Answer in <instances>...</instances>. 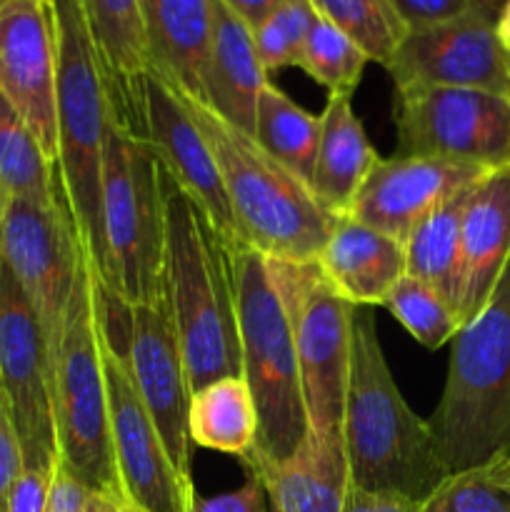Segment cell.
Here are the masks:
<instances>
[{"label":"cell","mask_w":510,"mask_h":512,"mask_svg":"<svg viewBox=\"0 0 510 512\" xmlns=\"http://www.w3.org/2000/svg\"><path fill=\"white\" fill-rule=\"evenodd\" d=\"M165 213V288L190 388L240 375L233 248L193 200L160 170Z\"/></svg>","instance_id":"cell-1"},{"label":"cell","mask_w":510,"mask_h":512,"mask_svg":"<svg viewBox=\"0 0 510 512\" xmlns=\"http://www.w3.org/2000/svg\"><path fill=\"white\" fill-rule=\"evenodd\" d=\"M343 448L350 483L365 490H395L425 503L448 478L433 430L395 385L375 320L353 315V365L343 413Z\"/></svg>","instance_id":"cell-2"},{"label":"cell","mask_w":510,"mask_h":512,"mask_svg":"<svg viewBox=\"0 0 510 512\" xmlns=\"http://www.w3.org/2000/svg\"><path fill=\"white\" fill-rule=\"evenodd\" d=\"M55 30V118L58 158L55 190L80 250L105 273L103 240V140L108 125L98 48L83 0H48Z\"/></svg>","instance_id":"cell-3"},{"label":"cell","mask_w":510,"mask_h":512,"mask_svg":"<svg viewBox=\"0 0 510 512\" xmlns=\"http://www.w3.org/2000/svg\"><path fill=\"white\" fill-rule=\"evenodd\" d=\"M175 98L213 150L243 243L278 263H315L335 215L315 200L310 185L270 158L253 135L235 128L208 103L185 93H175Z\"/></svg>","instance_id":"cell-4"},{"label":"cell","mask_w":510,"mask_h":512,"mask_svg":"<svg viewBox=\"0 0 510 512\" xmlns=\"http://www.w3.org/2000/svg\"><path fill=\"white\" fill-rule=\"evenodd\" d=\"M428 425L448 475L495 458L510 443V260L483 308L453 338Z\"/></svg>","instance_id":"cell-5"},{"label":"cell","mask_w":510,"mask_h":512,"mask_svg":"<svg viewBox=\"0 0 510 512\" xmlns=\"http://www.w3.org/2000/svg\"><path fill=\"white\" fill-rule=\"evenodd\" d=\"M98 283V270L80 250L78 278L50 350V400L58 463L85 485L120 503L100 350Z\"/></svg>","instance_id":"cell-6"},{"label":"cell","mask_w":510,"mask_h":512,"mask_svg":"<svg viewBox=\"0 0 510 512\" xmlns=\"http://www.w3.org/2000/svg\"><path fill=\"white\" fill-rule=\"evenodd\" d=\"M235 300L240 330V378L258 415V438L248 458L285 463L308 438L293 325L275 285L270 260L250 245H235ZM240 460V463H243Z\"/></svg>","instance_id":"cell-7"},{"label":"cell","mask_w":510,"mask_h":512,"mask_svg":"<svg viewBox=\"0 0 510 512\" xmlns=\"http://www.w3.org/2000/svg\"><path fill=\"white\" fill-rule=\"evenodd\" d=\"M103 293L123 305L153 298L165 283V213L153 145L108 118L103 140Z\"/></svg>","instance_id":"cell-8"},{"label":"cell","mask_w":510,"mask_h":512,"mask_svg":"<svg viewBox=\"0 0 510 512\" xmlns=\"http://www.w3.org/2000/svg\"><path fill=\"white\" fill-rule=\"evenodd\" d=\"M270 270L293 325L308 433L343 443L355 305L325 280L318 263L270 260Z\"/></svg>","instance_id":"cell-9"},{"label":"cell","mask_w":510,"mask_h":512,"mask_svg":"<svg viewBox=\"0 0 510 512\" xmlns=\"http://www.w3.org/2000/svg\"><path fill=\"white\" fill-rule=\"evenodd\" d=\"M100 308L110 328L123 343L125 363L135 390L173 460L180 478L193 483L190 463L188 413L193 388L185 370L183 350L175 333L168 288L158 290L150 300L138 305H123L113 295L100 293Z\"/></svg>","instance_id":"cell-10"},{"label":"cell","mask_w":510,"mask_h":512,"mask_svg":"<svg viewBox=\"0 0 510 512\" xmlns=\"http://www.w3.org/2000/svg\"><path fill=\"white\" fill-rule=\"evenodd\" d=\"M100 300V295H98ZM100 350L110 405L115 475L123 512H193L195 483L180 478L135 390L123 343L100 308Z\"/></svg>","instance_id":"cell-11"},{"label":"cell","mask_w":510,"mask_h":512,"mask_svg":"<svg viewBox=\"0 0 510 512\" xmlns=\"http://www.w3.org/2000/svg\"><path fill=\"white\" fill-rule=\"evenodd\" d=\"M400 158L498 168L510 163V98L473 88H403L395 110Z\"/></svg>","instance_id":"cell-12"},{"label":"cell","mask_w":510,"mask_h":512,"mask_svg":"<svg viewBox=\"0 0 510 512\" xmlns=\"http://www.w3.org/2000/svg\"><path fill=\"white\" fill-rule=\"evenodd\" d=\"M0 383L8 395L23 465H55L50 345L38 313L0 255Z\"/></svg>","instance_id":"cell-13"},{"label":"cell","mask_w":510,"mask_h":512,"mask_svg":"<svg viewBox=\"0 0 510 512\" xmlns=\"http://www.w3.org/2000/svg\"><path fill=\"white\" fill-rule=\"evenodd\" d=\"M0 255L28 295L53 350L80 268V245L63 205L5 200Z\"/></svg>","instance_id":"cell-14"},{"label":"cell","mask_w":510,"mask_h":512,"mask_svg":"<svg viewBox=\"0 0 510 512\" xmlns=\"http://www.w3.org/2000/svg\"><path fill=\"white\" fill-rule=\"evenodd\" d=\"M495 20L498 15H468L408 30L385 65L395 90L473 88L510 98V53Z\"/></svg>","instance_id":"cell-15"},{"label":"cell","mask_w":510,"mask_h":512,"mask_svg":"<svg viewBox=\"0 0 510 512\" xmlns=\"http://www.w3.org/2000/svg\"><path fill=\"white\" fill-rule=\"evenodd\" d=\"M55 30L48 0H8L0 10V90L18 108L45 158H58Z\"/></svg>","instance_id":"cell-16"},{"label":"cell","mask_w":510,"mask_h":512,"mask_svg":"<svg viewBox=\"0 0 510 512\" xmlns=\"http://www.w3.org/2000/svg\"><path fill=\"white\" fill-rule=\"evenodd\" d=\"M145 133L160 170L193 200L220 238L230 248L243 243L225 195L220 168L203 130L153 70L145 80Z\"/></svg>","instance_id":"cell-17"},{"label":"cell","mask_w":510,"mask_h":512,"mask_svg":"<svg viewBox=\"0 0 510 512\" xmlns=\"http://www.w3.org/2000/svg\"><path fill=\"white\" fill-rule=\"evenodd\" d=\"M490 168L438 158H380L350 205V218L405 243L415 225Z\"/></svg>","instance_id":"cell-18"},{"label":"cell","mask_w":510,"mask_h":512,"mask_svg":"<svg viewBox=\"0 0 510 512\" xmlns=\"http://www.w3.org/2000/svg\"><path fill=\"white\" fill-rule=\"evenodd\" d=\"M98 48L108 118L130 135L145 133V80L150 73L140 0H83Z\"/></svg>","instance_id":"cell-19"},{"label":"cell","mask_w":510,"mask_h":512,"mask_svg":"<svg viewBox=\"0 0 510 512\" xmlns=\"http://www.w3.org/2000/svg\"><path fill=\"white\" fill-rule=\"evenodd\" d=\"M510 260V163L473 185L463 213V273L458 315L468 323L485 305Z\"/></svg>","instance_id":"cell-20"},{"label":"cell","mask_w":510,"mask_h":512,"mask_svg":"<svg viewBox=\"0 0 510 512\" xmlns=\"http://www.w3.org/2000/svg\"><path fill=\"white\" fill-rule=\"evenodd\" d=\"M315 263L325 280L355 308L383 305L385 295L408 275L405 245L350 215L335 218Z\"/></svg>","instance_id":"cell-21"},{"label":"cell","mask_w":510,"mask_h":512,"mask_svg":"<svg viewBox=\"0 0 510 512\" xmlns=\"http://www.w3.org/2000/svg\"><path fill=\"white\" fill-rule=\"evenodd\" d=\"M253 30L220 0H213V33L203 78V103L228 123L253 135L255 108L268 85Z\"/></svg>","instance_id":"cell-22"},{"label":"cell","mask_w":510,"mask_h":512,"mask_svg":"<svg viewBox=\"0 0 510 512\" xmlns=\"http://www.w3.org/2000/svg\"><path fill=\"white\" fill-rule=\"evenodd\" d=\"M150 70L175 93L203 100L213 0H140Z\"/></svg>","instance_id":"cell-23"},{"label":"cell","mask_w":510,"mask_h":512,"mask_svg":"<svg viewBox=\"0 0 510 512\" xmlns=\"http://www.w3.org/2000/svg\"><path fill=\"white\" fill-rule=\"evenodd\" d=\"M243 468L263 483L270 512H340L350 488L343 443L313 433L285 463L243 460Z\"/></svg>","instance_id":"cell-24"},{"label":"cell","mask_w":510,"mask_h":512,"mask_svg":"<svg viewBox=\"0 0 510 512\" xmlns=\"http://www.w3.org/2000/svg\"><path fill=\"white\" fill-rule=\"evenodd\" d=\"M380 155L370 145L353 110V95L328 93L320 113V145L310 190L330 215H348L355 195L368 180Z\"/></svg>","instance_id":"cell-25"},{"label":"cell","mask_w":510,"mask_h":512,"mask_svg":"<svg viewBox=\"0 0 510 512\" xmlns=\"http://www.w3.org/2000/svg\"><path fill=\"white\" fill-rule=\"evenodd\" d=\"M473 185L438 205L428 218L415 225L403 243L408 275L443 293L455 310L463 273V213Z\"/></svg>","instance_id":"cell-26"},{"label":"cell","mask_w":510,"mask_h":512,"mask_svg":"<svg viewBox=\"0 0 510 512\" xmlns=\"http://www.w3.org/2000/svg\"><path fill=\"white\" fill-rule=\"evenodd\" d=\"M190 443L243 460L258 438L253 395L243 378H220L195 390L188 413Z\"/></svg>","instance_id":"cell-27"},{"label":"cell","mask_w":510,"mask_h":512,"mask_svg":"<svg viewBox=\"0 0 510 512\" xmlns=\"http://www.w3.org/2000/svg\"><path fill=\"white\" fill-rule=\"evenodd\" d=\"M253 138L270 158L310 185L320 145V115L300 108L283 90L268 83L255 108Z\"/></svg>","instance_id":"cell-28"},{"label":"cell","mask_w":510,"mask_h":512,"mask_svg":"<svg viewBox=\"0 0 510 512\" xmlns=\"http://www.w3.org/2000/svg\"><path fill=\"white\" fill-rule=\"evenodd\" d=\"M0 183L8 198L53 203L55 168L45 158L33 130L0 90Z\"/></svg>","instance_id":"cell-29"},{"label":"cell","mask_w":510,"mask_h":512,"mask_svg":"<svg viewBox=\"0 0 510 512\" xmlns=\"http://www.w3.org/2000/svg\"><path fill=\"white\" fill-rule=\"evenodd\" d=\"M310 3L318 18L343 30L368 55V60H375L383 68L408 33L390 0H310Z\"/></svg>","instance_id":"cell-30"},{"label":"cell","mask_w":510,"mask_h":512,"mask_svg":"<svg viewBox=\"0 0 510 512\" xmlns=\"http://www.w3.org/2000/svg\"><path fill=\"white\" fill-rule=\"evenodd\" d=\"M383 308L428 350H440L445 343H453L463 328L455 305L413 275H403L395 283V288L385 295Z\"/></svg>","instance_id":"cell-31"},{"label":"cell","mask_w":510,"mask_h":512,"mask_svg":"<svg viewBox=\"0 0 510 512\" xmlns=\"http://www.w3.org/2000/svg\"><path fill=\"white\" fill-rule=\"evenodd\" d=\"M423 512H510V463L503 453L450 473L423 503Z\"/></svg>","instance_id":"cell-32"},{"label":"cell","mask_w":510,"mask_h":512,"mask_svg":"<svg viewBox=\"0 0 510 512\" xmlns=\"http://www.w3.org/2000/svg\"><path fill=\"white\" fill-rule=\"evenodd\" d=\"M368 63V55L343 30L318 18L305 40L298 68L305 70L315 83L328 88V93L353 95Z\"/></svg>","instance_id":"cell-33"},{"label":"cell","mask_w":510,"mask_h":512,"mask_svg":"<svg viewBox=\"0 0 510 512\" xmlns=\"http://www.w3.org/2000/svg\"><path fill=\"white\" fill-rule=\"evenodd\" d=\"M318 20L310 0H280L253 28L255 50L268 73L298 65L310 28Z\"/></svg>","instance_id":"cell-34"},{"label":"cell","mask_w":510,"mask_h":512,"mask_svg":"<svg viewBox=\"0 0 510 512\" xmlns=\"http://www.w3.org/2000/svg\"><path fill=\"white\" fill-rule=\"evenodd\" d=\"M393 10L408 30L450 23L468 15H498V0H390Z\"/></svg>","instance_id":"cell-35"},{"label":"cell","mask_w":510,"mask_h":512,"mask_svg":"<svg viewBox=\"0 0 510 512\" xmlns=\"http://www.w3.org/2000/svg\"><path fill=\"white\" fill-rule=\"evenodd\" d=\"M45 512H123V505L110 495L85 485L55 460Z\"/></svg>","instance_id":"cell-36"},{"label":"cell","mask_w":510,"mask_h":512,"mask_svg":"<svg viewBox=\"0 0 510 512\" xmlns=\"http://www.w3.org/2000/svg\"><path fill=\"white\" fill-rule=\"evenodd\" d=\"M55 465H23L10 488L5 512H45Z\"/></svg>","instance_id":"cell-37"},{"label":"cell","mask_w":510,"mask_h":512,"mask_svg":"<svg viewBox=\"0 0 510 512\" xmlns=\"http://www.w3.org/2000/svg\"><path fill=\"white\" fill-rule=\"evenodd\" d=\"M20 468H23V450H20L18 433H15L8 395L0 383V512H5L10 488H13Z\"/></svg>","instance_id":"cell-38"},{"label":"cell","mask_w":510,"mask_h":512,"mask_svg":"<svg viewBox=\"0 0 510 512\" xmlns=\"http://www.w3.org/2000/svg\"><path fill=\"white\" fill-rule=\"evenodd\" d=\"M193 512H270V505L263 483L253 473H248V478L238 490L210 495V498H200L198 495Z\"/></svg>","instance_id":"cell-39"},{"label":"cell","mask_w":510,"mask_h":512,"mask_svg":"<svg viewBox=\"0 0 510 512\" xmlns=\"http://www.w3.org/2000/svg\"><path fill=\"white\" fill-rule=\"evenodd\" d=\"M340 512H423V503L395 490H365L350 483Z\"/></svg>","instance_id":"cell-40"},{"label":"cell","mask_w":510,"mask_h":512,"mask_svg":"<svg viewBox=\"0 0 510 512\" xmlns=\"http://www.w3.org/2000/svg\"><path fill=\"white\" fill-rule=\"evenodd\" d=\"M220 3H223L225 8L233 10V13L238 15L243 23H248L250 30H253L255 25L280 3V0H220Z\"/></svg>","instance_id":"cell-41"},{"label":"cell","mask_w":510,"mask_h":512,"mask_svg":"<svg viewBox=\"0 0 510 512\" xmlns=\"http://www.w3.org/2000/svg\"><path fill=\"white\" fill-rule=\"evenodd\" d=\"M495 28H498L500 43H503L505 50L510 53V0H505V3L500 5L498 20H495Z\"/></svg>","instance_id":"cell-42"},{"label":"cell","mask_w":510,"mask_h":512,"mask_svg":"<svg viewBox=\"0 0 510 512\" xmlns=\"http://www.w3.org/2000/svg\"><path fill=\"white\" fill-rule=\"evenodd\" d=\"M5 200H8V195H5V190H3V183H0V218H3V208H5Z\"/></svg>","instance_id":"cell-43"},{"label":"cell","mask_w":510,"mask_h":512,"mask_svg":"<svg viewBox=\"0 0 510 512\" xmlns=\"http://www.w3.org/2000/svg\"><path fill=\"white\" fill-rule=\"evenodd\" d=\"M500 453H503V455H505V458H508V463H510V443H508V445H505V448H503V450H500Z\"/></svg>","instance_id":"cell-44"},{"label":"cell","mask_w":510,"mask_h":512,"mask_svg":"<svg viewBox=\"0 0 510 512\" xmlns=\"http://www.w3.org/2000/svg\"><path fill=\"white\" fill-rule=\"evenodd\" d=\"M5 3H8V0H0V10H3V8H5Z\"/></svg>","instance_id":"cell-45"}]
</instances>
